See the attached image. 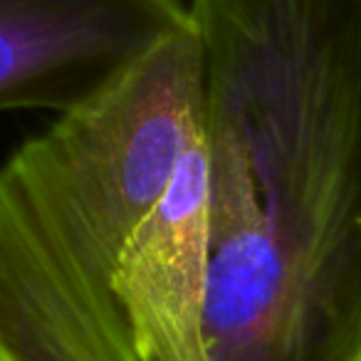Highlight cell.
Here are the masks:
<instances>
[{"label":"cell","instance_id":"1","mask_svg":"<svg viewBox=\"0 0 361 361\" xmlns=\"http://www.w3.org/2000/svg\"><path fill=\"white\" fill-rule=\"evenodd\" d=\"M211 361H361V0H191Z\"/></svg>","mask_w":361,"mask_h":361},{"label":"cell","instance_id":"2","mask_svg":"<svg viewBox=\"0 0 361 361\" xmlns=\"http://www.w3.org/2000/svg\"><path fill=\"white\" fill-rule=\"evenodd\" d=\"M201 131L196 30L0 173V361H134L114 277Z\"/></svg>","mask_w":361,"mask_h":361},{"label":"cell","instance_id":"3","mask_svg":"<svg viewBox=\"0 0 361 361\" xmlns=\"http://www.w3.org/2000/svg\"><path fill=\"white\" fill-rule=\"evenodd\" d=\"M193 30L191 0H0V106L70 114Z\"/></svg>","mask_w":361,"mask_h":361}]
</instances>
